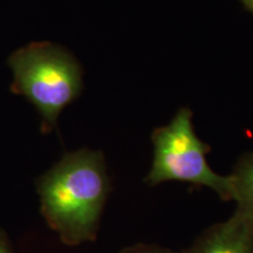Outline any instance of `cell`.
Returning a JSON list of instances; mask_svg holds the SVG:
<instances>
[{
  "mask_svg": "<svg viewBox=\"0 0 253 253\" xmlns=\"http://www.w3.org/2000/svg\"><path fill=\"white\" fill-rule=\"evenodd\" d=\"M37 191L47 225L63 244L93 242L110 192L103 153L84 148L65 154L37 179Z\"/></svg>",
  "mask_w": 253,
  "mask_h": 253,
  "instance_id": "obj_1",
  "label": "cell"
},
{
  "mask_svg": "<svg viewBox=\"0 0 253 253\" xmlns=\"http://www.w3.org/2000/svg\"><path fill=\"white\" fill-rule=\"evenodd\" d=\"M7 65L13 72L12 93L36 107L43 134L54 130L60 114L84 89L80 63L65 47L40 41L12 53Z\"/></svg>",
  "mask_w": 253,
  "mask_h": 253,
  "instance_id": "obj_2",
  "label": "cell"
},
{
  "mask_svg": "<svg viewBox=\"0 0 253 253\" xmlns=\"http://www.w3.org/2000/svg\"><path fill=\"white\" fill-rule=\"evenodd\" d=\"M154 158L145 182L156 186L169 181L188 182L213 190L224 201H232L230 176H221L207 161L210 145L199 140L192 125V112L181 108L169 125L151 135Z\"/></svg>",
  "mask_w": 253,
  "mask_h": 253,
  "instance_id": "obj_3",
  "label": "cell"
},
{
  "mask_svg": "<svg viewBox=\"0 0 253 253\" xmlns=\"http://www.w3.org/2000/svg\"><path fill=\"white\" fill-rule=\"evenodd\" d=\"M179 253H253V220L236 212L210 226Z\"/></svg>",
  "mask_w": 253,
  "mask_h": 253,
  "instance_id": "obj_4",
  "label": "cell"
},
{
  "mask_svg": "<svg viewBox=\"0 0 253 253\" xmlns=\"http://www.w3.org/2000/svg\"><path fill=\"white\" fill-rule=\"evenodd\" d=\"M232 201H236V212L253 220V153L239 158L231 173Z\"/></svg>",
  "mask_w": 253,
  "mask_h": 253,
  "instance_id": "obj_5",
  "label": "cell"
},
{
  "mask_svg": "<svg viewBox=\"0 0 253 253\" xmlns=\"http://www.w3.org/2000/svg\"><path fill=\"white\" fill-rule=\"evenodd\" d=\"M119 253H179L172 250L162 248V246L153 244H136L129 248H126Z\"/></svg>",
  "mask_w": 253,
  "mask_h": 253,
  "instance_id": "obj_6",
  "label": "cell"
},
{
  "mask_svg": "<svg viewBox=\"0 0 253 253\" xmlns=\"http://www.w3.org/2000/svg\"><path fill=\"white\" fill-rule=\"evenodd\" d=\"M0 253H14L11 244H9L7 236L2 230H0Z\"/></svg>",
  "mask_w": 253,
  "mask_h": 253,
  "instance_id": "obj_7",
  "label": "cell"
},
{
  "mask_svg": "<svg viewBox=\"0 0 253 253\" xmlns=\"http://www.w3.org/2000/svg\"><path fill=\"white\" fill-rule=\"evenodd\" d=\"M240 2L253 15V0H240Z\"/></svg>",
  "mask_w": 253,
  "mask_h": 253,
  "instance_id": "obj_8",
  "label": "cell"
}]
</instances>
